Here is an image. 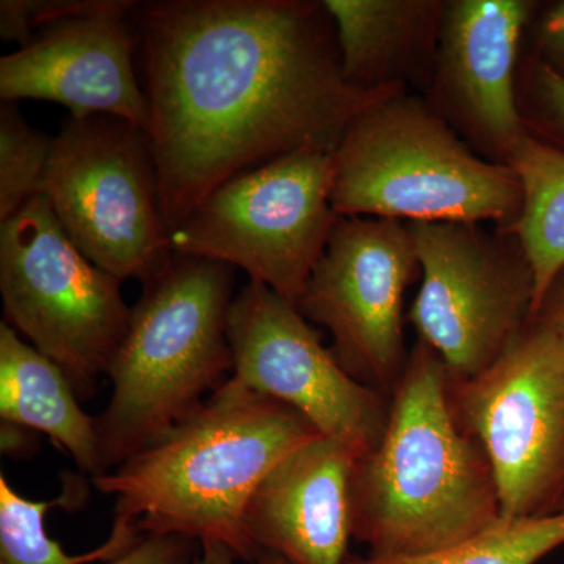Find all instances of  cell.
I'll return each mask as SVG.
<instances>
[{"instance_id":"cell-1","label":"cell","mask_w":564,"mask_h":564,"mask_svg":"<svg viewBox=\"0 0 564 564\" xmlns=\"http://www.w3.org/2000/svg\"><path fill=\"white\" fill-rule=\"evenodd\" d=\"M170 236L232 177L306 147L403 87L344 79L334 22L306 0H151L131 13Z\"/></svg>"},{"instance_id":"cell-2","label":"cell","mask_w":564,"mask_h":564,"mask_svg":"<svg viewBox=\"0 0 564 564\" xmlns=\"http://www.w3.org/2000/svg\"><path fill=\"white\" fill-rule=\"evenodd\" d=\"M448 369L419 340L389 404L380 444L356 463L352 538L372 558H417L502 521L485 448L448 400Z\"/></svg>"},{"instance_id":"cell-3","label":"cell","mask_w":564,"mask_h":564,"mask_svg":"<svg viewBox=\"0 0 564 564\" xmlns=\"http://www.w3.org/2000/svg\"><path fill=\"white\" fill-rule=\"evenodd\" d=\"M318 436L302 413L229 377L154 444L96 475L93 485L115 497V516L133 519L143 534L221 543L254 563L251 497L278 463Z\"/></svg>"},{"instance_id":"cell-4","label":"cell","mask_w":564,"mask_h":564,"mask_svg":"<svg viewBox=\"0 0 564 564\" xmlns=\"http://www.w3.org/2000/svg\"><path fill=\"white\" fill-rule=\"evenodd\" d=\"M141 285L110 367V402L96 415L102 474L154 444L232 372L234 267L173 252Z\"/></svg>"},{"instance_id":"cell-5","label":"cell","mask_w":564,"mask_h":564,"mask_svg":"<svg viewBox=\"0 0 564 564\" xmlns=\"http://www.w3.org/2000/svg\"><path fill=\"white\" fill-rule=\"evenodd\" d=\"M332 203L339 217L513 225L522 188L510 166L475 155L403 90L348 122L334 148Z\"/></svg>"},{"instance_id":"cell-6","label":"cell","mask_w":564,"mask_h":564,"mask_svg":"<svg viewBox=\"0 0 564 564\" xmlns=\"http://www.w3.org/2000/svg\"><path fill=\"white\" fill-rule=\"evenodd\" d=\"M121 282L70 242L43 195L0 223L3 322L61 367L79 399L109 377L128 333Z\"/></svg>"},{"instance_id":"cell-7","label":"cell","mask_w":564,"mask_h":564,"mask_svg":"<svg viewBox=\"0 0 564 564\" xmlns=\"http://www.w3.org/2000/svg\"><path fill=\"white\" fill-rule=\"evenodd\" d=\"M334 148L306 147L232 177L170 236L173 252L225 262L296 307L339 215Z\"/></svg>"},{"instance_id":"cell-8","label":"cell","mask_w":564,"mask_h":564,"mask_svg":"<svg viewBox=\"0 0 564 564\" xmlns=\"http://www.w3.org/2000/svg\"><path fill=\"white\" fill-rule=\"evenodd\" d=\"M41 195L82 254L121 281L150 280L172 258L150 137L131 122L66 118Z\"/></svg>"},{"instance_id":"cell-9","label":"cell","mask_w":564,"mask_h":564,"mask_svg":"<svg viewBox=\"0 0 564 564\" xmlns=\"http://www.w3.org/2000/svg\"><path fill=\"white\" fill-rule=\"evenodd\" d=\"M448 400L485 448L503 521L564 513V340L540 318L473 378L448 372Z\"/></svg>"},{"instance_id":"cell-10","label":"cell","mask_w":564,"mask_h":564,"mask_svg":"<svg viewBox=\"0 0 564 564\" xmlns=\"http://www.w3.org/2000/svg\"><path fill=\"white\" fill-rule=\"evenodd\" d=\"M422 285L408 315L456 378L485 372L532 318V267L477 223H408Z\"/></svg>"},{"instance_id":"cell-11","label":"cell","mask_w":564,"mask_h":564,"mask_svg":"<svg viewBox=\"0 0 564 564\" xmlns=\"http://www.w3.org/2000/svg\"><path fill=\"white\" fill-rule=\"evenodd\" d=\"M408 223L339 217L296 310L333 336V355L359 383L391 397L410 351L404 292L417 276Z\"/></svg>"},{"instance_id":"cell-12","label":"cell","mask_w":564,"mask_h":564,"mask_svg":"<svg viewBox=\"0 0 564 564\" xmlns=\"http://www.w3.org/2000/svg\"><path fill=\"white\" fill-rule=\"evenodd\" d=\"M228 339L237 383L289 404L359 458L380 444L391 397L352 378L272 289L250 281L234 296Z\"/></svg>"},{"instance_id":"cell-13","label":"cell","mask_w":564,"mask_h":564,"mask_svg":"<svg viewBox=\"0 0 564 564\" xmlns=\"http://www.w3.org/2000/svg\"><path fill=\"white\" fill-rule=\"evenodd\" d=\"M128 0L106 13L68 18L36 33L35 40L0 58L3 102L36 99L61 104L69 117L121 118L148 133L150 111L137 76Z\"/></svg>"},{"instance_id":"cell-14","label":"cell","mask_w":564,"mask_h":564,"mask_svg":"<svg viewBox=\"0 0 564 564\" xmlns=\"http://www.w3.org/2000/svg\"><path fill=\"white\" fill-rule=\"evenodd\" d=\"M533 3L455 0L445 7L434 82L448 115L500 163L527 129L516 106L514 66Z\"/></svg>"},{"instance_id":"cell-15","label":"cell","mask_w":564,"mask_h":564,"mask_svg":"<svg viewBox=\"0 0 564 564\" xmlns=\"http://www.w3.org/2000/svg\"><path fill=\"white\" fill-rule=\"evenodd\" d=\"M358 459L347 445L318 436L278 463L248 505V533L259 552L291 564L347 563Z\"/></svg>"},{"instance_id":"cell-16","label":"cell","mask_w":564,"mask_h":564,"mask_svg":"<svg viewBox=\"0 0 564 564\" xmlns=\"http://www.w3.org/2000/svg\"><path fill=\"white\" fill-rule=\"evenodd\" d=\"M336 28L344 79L355 90L403 87V77L430 54L447 2L437 0H326Z\"/></svg>"},{"instance_id":"cell-17","label":"cell","mask_w":564,"mask_h":564,"mask_svg":"<svg viewBox=\"0 0 564 564\" xmlns=\"http://www.w3.org/2000/svg\"><path fill=\"white\" fill-rule=\"evenodd\" d=\"M0 417L46 434L84 474H102L96 417L82 410L65 372L0 323Z\"/></svg>"},{"instance_id":"cell-18","label":"cell","mask_w":564,"mask_h":564,"mask_svg":"<svg viewBox=\"0 0 564 564\" xmlns=\"http://www.w3.org/2000/svg\"><path fill=\"white\" fill-rule=\"evenodd\" d=\"M521 182L522 207L510 226L532 267V318L564 274V148L527 132L507 158Z\"/></svg>"},{"instance_id":"cell-19","label":"cell","mask_w":564,"mask_h":564,"mask_svg":"<svg viewBox=\"0 0 564 564\" xmlns=\"http://www.w3.org/2000/svg\"><path fill=\"white\" fill-rule=\"evenodd\" d=\"M90 497L87 480L68 474L57 499L31 500L0 475V564H91L115 562L139 543L143 533L126 516H115L109 540L87 554L69 555L46 532V514L55 508L79 510Z\"/></svg>"},{"instance_id":"cell-20","label":"cell","mask_w":564,"mask_h":564,"mask_svg":"<svg viewBox=\"0 0 564 564\" xmlns=\"http://www.w3.org/2000/svg\"><path fill=\"white\" fill-rule=\"evenodd\" d=\"M564 544V513L547 518L499 521L484 533L417 558L348 556L345 564H536Z\"/></svg>"},{"instance_id":"cell-21","label":"cell","mask_w":564,"mask_h":564,"mask_svg":"<svg viewBox=\"0 0 564 564\" xmlns=\"http://www.w3.org/2000/svg\"><path fill=\"white\" fill-rule=\"evenodd\" d=\"M52 140L32 128L11 102L0 107V223L17 215L41 185L50 165Z\"/></svg>"},{"instance_id":"cell-22","label":"cell","mask_w":564,"mask_h":564,"mask_svg":"<svg viewBox=\"0 0 564 564\" xmlns=\"http://www.w3.org/2000/svg\"><path fill=\"white\" fill-rule=\"evenodd\" d=\"M128 0H2L0 36L17 41L21 47L35 40L36 33L55 22L85 14L106 13Z\"/></svg>"},{"instance_id":"cell-23","label":"cell","mask_w":564,"mask_h":564,"mask_svg":"<svg viewBox=\"0 0 564 564\" xmlns=\"http://www.w3.org/2000/svg\"><path fill=\"white\" fill-rule=\"evenodd\" d=\"M196 543L180 534H143L131 551L107 564H192Z\"/></svg>"},{"instance_id":"cell-24","label":"cell","mask_w":564,"mask_h":564,"mask_svg":"<svg viewBox=\"0 0 564 564\" xmlns=\"http://www.w3.org/2000/svg\"><path fill=\"white\" fill-rule=\"evenodd\" d=\"M538 99L545 121L564 141V70L541 65L536 74Z\"/></svg>"},{"instance_id":"cell-25","label":"cell","mask_w":564,"mask_h":564,"mask_svg":"<svg viewBox=\"0 0 564 564\" xmlns=\"http://www.w3.org/2000/svg\"><path fill=\"white\" fill-rule=\"evenodd\" d=\"M541 41L544 50L560 66H564V2L556 3L545 14Z\"/></svg>"},{"instance_id":"cell-26","label":"cell","mask_w":564,"mask_h":564,"mask_svg":"<svg viewBox=\"0 0 564 564\" xmlns=\"http://www.w3.org/2000/svg\"><path fill=\"white\" fill-rule=\"evenodd\" d=\"M564 340V274L555 282L536 317ZM533 318V321H534Z\"/></svg>"},{"instance_id":"cell-27","label":"cell","mask_w":564,"mask_h":564,"mask_svg":"<svg viewBox=\"0 0 564 564\" xmlns=\"http://www.w3.org/2000/svg\"><path fill=\"white\" fill-rule=\"evenodd\" d=\"M202 549V555H196L192 564H236L239 560L228 545L221 543L203 544Z\"/></svg>"},{"instance_id":"cell-28","label":"cell","mask_w":564,"mask_h":564,"mask_svg":"<svg viewBox=\"0 0 564 564\" xmlns=\"http://www.w3.org/2000/svg\"><path fill=\"white\" fill-rule=\"evenodd\" d=\"M252 564H291L285 562L281 556L272 554V552L261 551L259 552L258 558Z\"/></svg>"}]
</instances>
